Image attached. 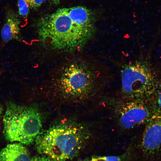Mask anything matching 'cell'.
Masks as SVG:
<instances>
[{
	"label": "cell",
	"instance_id": "obj_1",
	"mask_svg": "<svg viewBox=\"0 0 161 161\" xmlns=\"http://www.w3.org/2000/svg\"><path fill=\"white\" fill-rule=\"evenodd\" d=\"M100 13L97 10L78 6L60 8L38 19L41 41L54 50H80L95 37Z\"/></svg>",
	"mask_w": 161,
	"mask_h": 161
},
{
	"label": "cell",
	"instance_id": "obj_2",
	"mask_svg": "<svg viewBox=\"0 0 161 161\" xmlns=\"http://www.w3.org/2000/svg\"><path fill=\"white\" fill-rule=\"evenodd\" d=\"M91 135L84 124L64 119L41 131L36 147L39 154L52 161H66L78 155Z\"/></svg>",
	"mask_w": 161,
	"mask_h": 161
},
{
	"label": "cell",
	"instance_id": "obj_3",
	"mask_svg": "<svg viewBox=\"0 0 161 161\" xmlns=\"http://www.w3.org/2000/svg\"><path fill=\"white\" fill-rule=\"evenodd\" d=\"M58 76L57 86L64 97L82 100L97 95L109 81L110 75L96 60L80 59L64 66Z\"/></svg>",
	"mask_w": 161,
	"mask_h": 161
},
{
	"label": "cell",
	"instance_id": "obj_4",
	"mask_svg": "<svg viewBox=\"0 0 161 161\" xmlns=\"http://www.w3.org/2000/svg\"><path fill=\"white\" fill-rule=\"evenodd\" d=\"M3 118V132L11 142L31 144L40 133L42 127L41 114L33 106H23L7 103Z\"/></svg>",
	"mask_w": 161,
	"mask_h": 161
},
{
	"label": "cell",
	"instance_id": "obj_5",
	"mask_svg": "<svg viewBox=\"0 0 161 161\" xmlns=\"http://www.w3.org/2000/svg\"><path fill=\"white\" fill-rule=\"evenodd\" d=\"M122 96L149 102L155 92L153 74L144 62L136 60L127 63L121 70Z\"/></svg>",
	"mask_w": 161,
	"mask_h": 161
},
{
	"label": "cell",
	"instance_id": "obj_6",
	"mask_svg": "<svg viewBox=\"0 0 161 161\" xmlns=\"http://www.w3.org/2000/svg\"><path fill=\"white\" fill-rule=\"evenodd\" d=\"M111 112L117 126L127 131L146 123L153 115L148 102L121 97H106L102 100Z\"/></svg>",
	"mask_w": 161,
	"mask_h": 161
},
{
	"label": "cell",
	"instance_id": "obj_7",
	"mask_svg": "<svg viewBox=\"0 0 161 161\" xmlns=\"http://www.w3.org/2000/svg\"><path fill=\"white\" fill-rule=\"evenodd\" d=\"M140 145L142 161H161V115L153 114L146 123Z\"/></svg>",
	"mask_w": 161,
	"mask_h": 161
},
{
	"label": "cell",
	"instance_id": "obj_8",
	"mask_svg": "<svg viewBox=\"0 0 161 161\" xmlns=\"http://www.w3.org/2000/svg\"><path fill=\"white\" fill-rule=\"evenodd\" d=\"M18 17L12 10L7 12L5 22L1 30V49L11 40L22 41L20 32V21Z\"/></svg>",
	"mask_w": 161,
	"mask_h": 161
},
{
	"label": "cell",
	"instance_id": "obj_9",
	"mask_svg": "<svg viewBox=\"0 0 161 161\" xmlns=\"http://www.w3.org/2000/svg\"><path fill=\"white\" fill-rule=\"evenodd\" d=\"M31 159L26 148L18 143L7 145L0 151V161H30Z\"/></svg>",
	"mask_w": 161,
	"mask_h": 161
},
{
	"label": "cell",
	"instance_id": "obj_10",
	"mask_svg": "<svg viewBox=\"0 0 161 161\" xmlns=\"http://www.w3.org/2000/svg\"><path fill=\"white\" fill-rule=\"evenodd\" d=\"M17 6L19 15L24 18H26L30 8L26 0H17Z\"/></svg>",
	"mask_w": 161,
	"mask_h": 161
},
{
	"label": "cell",
	"instance_id": "obj_11",
	"mask_svg": "<svg viewBox=\"0 0 161 161\" xmlns=\"http://www.w3.org/2000/svg\"><path fill=\"white\" fill-rule=\"evenodd\" d=\"M62 0H27L30 8L36 9L43 3H48L53 5H57Z\"/></svg>",
	"mask_w": 161,
	"mask_h": 161
},
{
	"label": "cell",
	"instance_id": "obj_12",
	"mask_svg": "<svg viewBox=\"0 0 161 161\" xmlns=\"http://www.w3.org/2000/svg\"><path fill=\"white\" fill-rule=\"evenodd\" d=\"M155 103V112L154 114L161 115V87L156 95Z\"/></svg>",
	"mask_w": 161,
	"mask_h": 161
},
{
	"label": "cell",
	"instance_id": "obj_13",
	"mask_svg": "<svg viewBox=\"0 0 161 161\" xmlns=\"http://www.w3.org/2000/svg\"><path fill=\"white\" fill-rule=\"evenodd\" d=\"M30 161H52L49 158L43 155L36 156L31 159Z\"/></svg>",
	"mask_w": 161,
	"mask_h": 161
},
{
	"label": "cell",
	"instance_id": "obj_14",
	"mask_svg": "<svg viewBox=\"0 0 161 161\" xmlns=\"http://www.w3.org/2000/svg\"><path fill=\"white\" fill-rule=\"evenodd\" d=\"M105 161H121L120 156H110L104 157Z\"/></svg>",
	"mask_w": 161,
	"mask_h": 161
},
{
	"label": "cell",
	"instance_id": "obj_15",
	"mask_svg": "<svg viewBox=\"0 0 161 161\" xmlns=\"http://www.w3.org/2000/svg\"><path fill=\"white\" fill-rule=\"evenodd\" d=\"M3 111V109L2 107V106L0 104V116H1L2 114V112Z\"/></svg>",
	"mask_w": 161,
	"mask_h": 161
},
{
	"label": "cell",
	"instance_id": "obj_16",
	"mask_svg": "<svg viewBox=\"0 0 161 161\" xmlns=\"http://www.w3.org/2000/svg\"><path fill=\"white\" fill-rule=\"evenodd\" d=\"M91 161V160H84V161Z\"/></svg>",
	"mask_w": 161,
	"mask_h": 161
}]
</instances>
